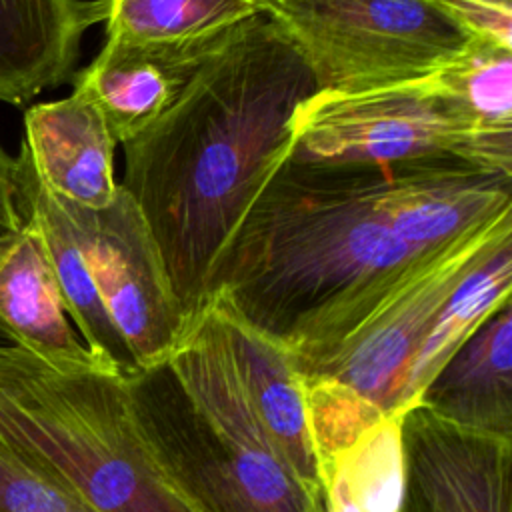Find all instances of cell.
<instances>
[{"label": "cell", "mask_w": 512, "mask_h": 512, "mask_svg": "<svg viewBox=\"0 0 512 512\" xmlns=\"http://www.w3.org/2000/svg\"><path fill=\"white\" fill-rule=\"evenodd\" d=\"M126 380L146 442L200 512H326L256 418L214 304Z\"/></svg>", "instance_id": "obj_3"}, {"label": "cell", "mask_w": 512, "mask_h": 512, "mask_svg": "<svg viewBox=\"0 0 512 512\" xmlns=\"http://www.w3.org/2000/svg\"><path fill=\"white\" fill-rule=\"evenodd\" d=\"M0 512H100L34 458L0 440Z\"/></svg>", "instance_id": "obj_23"}, {"label": "cell", "mask_w": 512, "mask_h": 512, "mask_svg": "<svg viewBox=\"0 0 512 512\" xmlns=\"http://www.w3.org/2000/svg\"><path fill=\"white\" fill-rule=\"evenodd\" d=\"M234 32L184 46H140L106 38L96 58L74 74V90L96 104L116 144H122L162 116Z\"/></svg>", "instance_id": "obj_11"}, {"label": "cell", "mask_w": 512, "mask_h": 512, "mask_svg": "<svg viewBox=\"0 0 512 512\" xmlns=\"http://www.w3.org/2000/svg\"><path fill=\"white\" fill-rule=\"evenodd\" d=\"M402 412L404 410H396L378 418L326 472V476L336 472L344 480L360 512H402Z\"/></svg>", "instance_id": "obj_20"}, {"label": "cell", "mask_w": 512, "mask_h": 512, "mask_svg": "<svg viewBox=\"0 0 512 512\" xmlns=\"http://www.w3.org/2000/svg\"><path fill=\"white\" fill-rule=\"evenodd\" d=\"M14 180L18 212L22 220H28L38 230L44 242L64 308L76 332L102 364L124 374L138 370L130 348L102 304L72 218L44 188L22 146L16 154Z\"/></svg>", "instance_id": "obj_15"}, {"label": "cell", "mask_w": 512, "mask_h": 512, "mask_svg": "<svg viewBox=\"0 0 512 512\" xmlns=\"http://www.w3.org/2000/svg\"><path fill=\"white\" fill-rule=\"evenodd\" d=\"M512 242L472 270L452 292L418 350L400 394V410L412 406L446 360L492 316L510 302Z\"/></svg>", "instance_id": "obj_18"}, {"label": "cell", "mask_w": 512, "mask_h": 512, "mask_svg": "<svg viewBox=\"0 0 512 512\" xmlns=\"http://www.w3.org/2000/svg\"><path fill=\"white\" fill-rule=\"evenodd\" d=\"M454 156L512 176V128L490 126L418 80L354 92L318 90L292 118L290 158L370 164Z\"/></svg>", "instance_id": "obj_5"}, {"label": "cell", "mask_w": 512, "mask_h": 512, "mask_svg": "<svg viewBox=\"0 0 512 512\" xmlns=\"http://www.w3.org/2000/svg\"><path fill=\"white\" fill-rule=\"evenodd\" d=\"M58 202L80 234L96 290L136 366L164 360L186 322L152 232L130 194L120 186L102 210Z\"/></svg>", "instance_id": "obj_8"}, {"label": "cell", "mask_w": 512, "mask_h": 512, "mask_svg": "<svg viewBox=\"0 0 512 512\" xmlns=\"http://www.w3.org/2000/svg\"><path fill=\"white\" fill-rule=\"evenodd\" d=\"M268 12L258 0H106V38L184 46L220 38Z\"/></svg>", "instance_id": "obj_19"}, {"label": "cell", "mask_w": 512, "mask_h": 512, "mask_svg": "<svg viewBox=\"0 0 512 512\" xmlns=\"http://www.w3.org/2000/svg\"><path fill=\"white\" fill-rule=\"evenodd\" d=\"M236 368L250 406L284 458L318 496L326 498L320 460L312 442L304 386L286 348L250 328L220 302Z\"/></svg>", "instance_id": "obj_16"}, {"label": "cell", "mask_w": 512, "mask_h": 512, "mask_svg": "<svg viewBox=\"0 0 512 512\" xmlns=\"http://www.w3.org/2000/svg\"><path fill=\"white\" fill-rule=\"evenodd\" d=\"M12 234H14V232H8V230H2V228H0V250H2L4 244L12 238Z\"/></svg>", "instance_id": "obj_27"}, {"label": "cell", "mask_w": 512, "mask_h": 512, "mask_svg": "<svg viewBox=\"0 0 512 512\" xmlns=\"http://www.w3.org/2000/svg\"><path fill=\"white\" fill-rule=\"evenodd\" d=\"M318 92L278 22L240 24L178 100L122 142L120 186L144 216L186 326L212 302V278L246 212L292 150L296 108Z\"/></svg>", "instance_id": "obj_1"}, {"label": "cell", "mask_w": 512, "mask_h": 512, "mask_svg": "<svg viewBox=\"0 0 512 512\" xmlns=\"http://www.w3.org/2000/svg\"><path fill=\"white\" fill-rule=\"evenodd\" d=\"M302 386L312 442L320 460L322 476L326 478L332 462L384 414H380L352 390L332 380L320 378L302 382Z\"/></svg>", "instance_id": "obj_22"}, {"label": "cell", "mask_w": 512, "mask_h": 512, "mask_svg": "<svg viewBox=\"0 0 512 512\" xmlns=\"http://www.w3.org/2000/svg\"><path fill=\"white\" fill-rule=\"evenodd\" d=\"M268 14L308 62L318 90L418 80L472 42L428 0H274Z\"/></svg>", "instance_id": "obj_6"}, {"label": "cell", "mask_w": 512, "mask_h": 512, "mask_svg": "<svg viewBox=\"0 0 512 512\" xmlns=\"http://www.w3.org/2000/svg\"><path fill=\"white\" fill-rule=\"evenodd\" d=\"M414 404L460 426L512 438L510 302L446 360Z\"/></svg>", "instance_id": "obj_17"}, {"label": "cell", "mask_w": 512, "mask_h": 512, "mask_svg": "<svg viewBox=\"0 0 512 512\" xmlns=\"http://www.w3.org/2000/svg\"><path fill=\"white\" fill-rule=\"evenodd\" d=\"M402 444V512H512V438L412 404L402 412Z\"/></svg>", "instance_id": "obj_9"}, {"label": "cell", "mask_w": 512, "mask_h": 512, "mask_svg": "<svg viewBox=\"0 0 512 512\" xmlns=\"http://www.w3.org/2000/svg\"><path fill=\"white\" fill-rule=\"evenodd\" d=\"M326 512H360L352 502L344 480L336 472L326 476Z\"/></svg>", "instance_id": "obj_26"}, {"label": "cell", "mask_w": 512, "mask_h": 512, "mask_svg": "<svg viewBox=\"0 0 512 512\" xmlns=\"http://www.w3.org/2000/svg\"><path fill=\"white\" fill-rule=\"evenodd\" d=\"M0 440L100 512H200L146 442L126 374L0 346Z\"/></svg>", "instance_id": "obj_4"}, {"label": "cell", "mask_w": 512, "mask_h": 512, "mask_svg": "<svg viewBox=\"0 0 512 512\" xmlns=\"http://www.w3.org/2000/svg\"><path fill=\"white\" fill-rule=\"evenodd\" d=\"M424 80L474 118L490 126L512 128V50L472 40Z\"/></svg>", "instance_id": "obj_21"}, {"label": "cell", "mask_w": 512, "mask_h": 512, "mask_svg": "<svg viewBox=\"0 0 512 512\" xmlns=\"http://www.w3.org/2000/svg\"><path fill=\"white\" fill-rule=\"evenodd\" d=\"M468 38L512 50V0H428Z\"/></svg>", "instance_id": "obj_24"}, {"label": "cell", "mask_w": 512, "mask_h": 512, "mask_svg": "<svg viewBox=\"0 0 512 512\" xmlns=\"http://www.w3.org/2000/svg\"><path fill=\"white\" fill-rule=\"evenodd\" d=\"M512 242V212L420 252L406 280L302 382L332 380L380 414L400 410L410 366L458 284Z\"/></svg>", "instance_id": "obj_7"}, {"label": "cell", "mask_w": 512, "mask_h": 512, "mask_svg": "<svg viewBox=\"0 0 512 512\" xmlns=\"http://www.w3.org/2000/svg\"><path fill=\"white\" fill-rule=\"evenodd\" d=\"M20 146L54 198L88 210L114 202L120 190L114 178L116 140L82 92L72 90L66 98L30 106Z\"/></svg>", "instance_id": "obj_12"}, {"label": "cell", "mask_w": 512, "mask_h": 512, "mask_svg": "<svg viewBox=\"0 0 512 512\" xmlns=\"http://www.w3.org/2000/svg\"><path fill=\"white\" fill-rule=\"evenodd\" d=\"M378 210L414 252L512 212V176L454 156L380 166Z\"/></svg>", "instance_id": "obj_10"}, {"label": "cell", "mask_w": 512, "mask_h": 512, "mask_svg": "<svg viewBox=\"0 0 512 512\" xmlns=\"http://www.w3.org/2000/svg\"><path fill=\"white\" fill-rule=\"evenodd\" d=\"M258 2H262V4H264V6H266V10H268V8H270V4H272V2H274V0H258Z\"/></svg>", "instance_id": "obj_28"}, {"label": "cell", "mask_w": 512, "mask_h": 512, "mask_svg": "<svg viewBox=\"0 0 512 512\" xmlns=\"http://www.w3.org/2000/svg\"><path fill=\"white\" fill-rule=\"evenodd\" d=\"M16 156H10L0 144V228L16 232L22 226L16 198Z\"/></svg>", "instance_id": "obj_25"}, {"label": "cell", "mask_w": 512, "mask_h": 512, "mask_svg": "<svg viewBox=\"0 0 512 512\" xmlns=\"http://www.w3.org/2000/svg\"><path fill=\"white\" fill-rule=\"evenodd\" d=\"M106 0H0V102H30L76 74L82 36Z\"/></svg>", "instance_id": "obj_13"}, {"label": "cell", "mask_w": 512, "mask_h": 512, "mask_svg": "<svg viewBox=\"0 0 512 512\" xmlns=\"http://www.w3.org/2000/svg\"><path fill=\"white\" fill-rule=\"evenodd\" d=\"M378 182L380 166L288 156L212 278V302L286 348L300 378L406 280L420 256L382 218Z\"/></svg>", "instance_id": "obj_2"}, {"label": "cell", "mask_w": 512, "mask_h": 512, "mask_svg": "<svg viewBox=\"0 0 512 512\" xmlns=\"http://www.w3.org/2000/svg\"><path fill=\"white\" fill-rule=\"evenodd\" d=\"M0 330L14 346L48 364L106 366L76 332L44 242L28 220L0 250Z\"/></svg>", "instance_id": "obj_14"}]
</instances>
